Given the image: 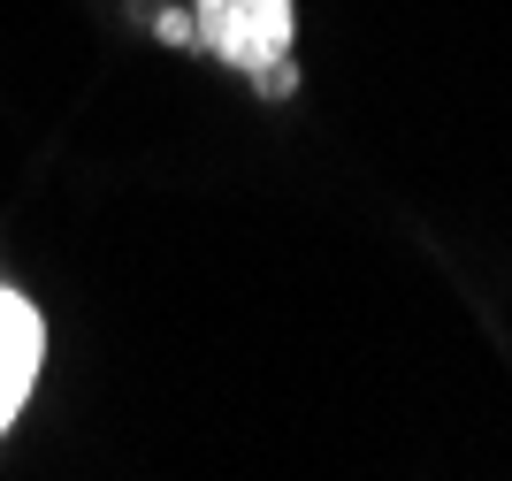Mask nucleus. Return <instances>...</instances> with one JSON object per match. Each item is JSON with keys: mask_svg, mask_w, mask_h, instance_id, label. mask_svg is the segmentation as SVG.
I'll return each mask as SVG.
<instances>
[{"mask_svg": "<svg viewBox=\"0 0 512 481\" xmlns=\"http://www.w3.org/2000/svg\"><path fill=\"white\" fill-rule=\"evenodd\" d=\"M39 359H46V329H39V314H31V306H23L8 283H0V428L23 413L31 382H39Z\"/></svg>", "mask_w": 512, "mask_h": 481, "instance_id": "f03ea898", "label": "nucleus"}, {"mask_svg": "<svg viewBox=\"0 0 512 481\" xmlns=\"http://www.w3.org/2000/svg\"><path fill=\"white\" fill-rule=\"evenodd\" d=\"M192 46L245 69L260 84V100H283L299 84V69H291V0H199Z\"/></svg>", "mask_w": 512, "mask_h": 481, "instance_id": "f257e3e1", "label": "nucleus"}]
</instances>
